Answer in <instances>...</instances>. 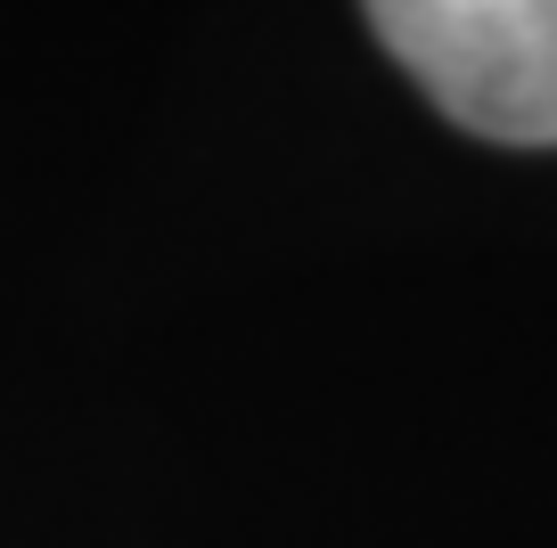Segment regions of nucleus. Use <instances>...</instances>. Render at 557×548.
<instances>
[{
  "label": "nucleus",
  "mask_w": 557,
  "mask_h": 548,
  "mask_svg": "<svg viewBox=\"0 0 557 548\" xmlns=\"http://www.w3.org/2000/svg\"><path fill=\"white\" fill-rule=\"evenodd\" d=\"M361 9L394 66L459 132L500 148H557V0H361Z\"/></svg>",
  "instance_id": "nucleus-1"
}]
</instances>
